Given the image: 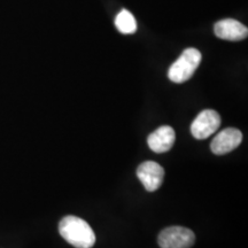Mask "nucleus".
Wrapping results in <instances>:
<instances>
[{
	"instance_id": "nucleus-1",
	"label": "nucleus",
	"mask_w": 248,
	"mask_h": 248,
	"mask_svg": "<svg viewBox=\"0 0 248 248\" xmlns=\"http://www.w3.org/2000/svg\"><path fill=\"white\" fill-rule=\"evenodd\" d=\"M59 232L68 244L76 248H92L95 234L84 219L77 216H66L59 223Z\"/></svg>"
},
{
	"instance_id": "nucleus-2",
	"label": "nucleus",
	"mask_w": 248,
	"mask_h": 248,
	"mask_svg": "<svg viewBox=\"0 0 248 248\" xmlns=\"http://www.w3.org/2000/svg\"><path fill=\"white\" fill-rule=\"evenodd\" d=\"M201 62V53L197 48H186L177 60L170 66L169 79L173 83H184L193 76Z\"/></svg>"
},
{
	"instance_id": "nucleus-3",
	"label": "nucleus",
	"mask_w": 248,
	"mask_h": 248,
	"mask_svg": "<svg viewBox=\"0 0 248 248\" xmlns=\"http://www.w3.org/2000/svg\"><path fill=\"white\" fill-rule=\"evenodd\" d=\"M157 243L161 248H191L195 243V234L183 226H170L160 232Z\"/></svg>"
},
{
	"instance_id": "nucleus-4",
	"label": "nucleus",
	"mask_w": 248,
	"mask_h": 248,
	"mask_svg": "<svg viewBox=\"0 0 248 248\" xmlns=\"http://www.w3.org/2000/svg\"><path fill=\"white\" fill-rule=\"evenodd\" d=\"M221 125V116L213 109H204L195 117L191 124L192 136L198 140L208 138Z\"/></svg>"
},
{
	"instance_id": "nucleus-5",
	"label": "nucleus",
	"mask_w": 248,
	"mask_h": 248,
	"mask_svg": "<svg viewBox=\"0 0 248 248\" xmlns=\"http://www.w3.org/2000/svg\"><path fill=\"white\" fill-rule=\"evenodd\" d=\"M243 141V133L240 130L234 128L224 129L218 132L213 139L210 148L216 155H224L235 150Z\"/></svg>"
},
{
	"instance_id": "nucleus-6",
	"label": "nucleus",
	"mask_w": 248,
	"mask_h": 248,
	"mask_svg": "<svg viewBox=\"0 0 248 248\" xmlns=\"http://www.w3.org/2000/svg\"><path fill=\"white\" fill-rule=\"evenodd\" d=\"M137 176L148 192H154L162 185L164 170L159 163L154 161H146L137 169Z\"/></svg>"
},
{
	"instance_id": "nucleus-7",
	"label": "nucleus",
	"mask_w": 248,
	"mask_h": 248,
	"mask_svg": "<svg viewBox=\"0 0 248 248\" xmlns=\"http://www.w3.org/2000/svg\"><path fill=\"white\" fill-rule=\"evenodd\" d=\"M214 32L216 37L224 40L238 42L247 38L248 29L246 26L233 18H224L218 21L214 27Z\"/></svg>"
},
{
	"instance_id": "nucleus-8",
	"label": "nucleus",
	"mask_w": 248,
	"mask_h": 248,
	"mask_svg": "<svg viewBox=\"0 0 248 248\" xmlns=\"http://www.w3.org/2000/svg\"><path fill=\"white\" fill-rule=\"evenodd\" d=\"M176 140V133L171 126L163 125L152 132L147 138V144L155 153H164L172 148Z\"/></svg>"
},
{
	"instance_id": "nucleus-9",
	"label": "nucleus",
	"mask_w": 248,
	"mask_h": 248,
	"mask_svg": "<svg viewBox=\"0 0 248 248\" xmlns=\"http://www.w3.org/2000/svg\"><path fill=\"white\" fill-rule=\"evenodd\" d=\"M115 26L117 30L124 35H131L137 30V22L133 15L126 9L121 11L115 18Z\"/></svg>"
}]
</instances>
